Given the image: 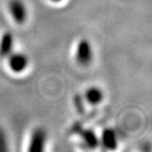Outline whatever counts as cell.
Here are the masks:
<instances>
[{
    "mask_svg": "<svg viewBox=\"0 0 152 152\" xmlns=\"http://www.w3.org/2000/svg\"><path fill=\"white\" fill-rule=\"evenodd\" d=\"M94 58V50L91 42L86 39H82L76 46L75 50V60L80 66L87 67L91 64Z\"/></svg>",
    "mask_w": 152,
    "mask_h": 152,
    "instance_id": "obj_1",
    "label": "cell"
},
{
    "mask_svg": "<svg viewBox=\"0 0 152 152\" xmlns=\"http://www.w3.org/2000/svg\"><path fill=\"white\" fill-rule=\"evenodd\" d=\"M8 11L17 24L22 25L26 22L28 9L22 0H10L8 2Z\"/></svg>",
    "mask_w": 152,
    "mask_h": 152,
    "instance_id": "obj_2",
    "label": "cell"
},
{
    "mask_svg": "<svg viewBox=\"0 0 152 152\" xmlns=\"http://www.w3.org/2000/svg\"><path fill=\"white\" fill-rule=\"evenodd\" d=\"M7 64L12 72L21 73L28 66V58L23 52H11L7 56Z\"/></svg>",
    "mask_w": 152,
    "mask_h": 152,
    "instance_id": "obj_3",
    "label": "cell"
},
{
    "mask_svg": "<svg viewBox=\"0 0 152 152\" xmlns=\"http://www.w3.org/2000/svg\"><path fill=\"white\" fill-rule=\"evenodd\" d=\"M47 140L46 132L42 128H36L31 134L28 151L30 152H40L44 149Z\"/></svg>",
    "mask_w": 152,
    "mask_h": 152,
    "instance_id": "obj_4",
    "label": "cell"
},
{
    "mask_svg": "<svg viewBox=\"0 0 152 152\" xmlns=\"http://www.w3.org/2000/svg\"><path fill=\"white\" fill-rule=\"evenodd\" d=\"M14 35L10 31H5L0 39V58L5 59L13 52Z\"/></svg>",
    "mask_w": 152,
    "mask_h": 152,
    "instance_id": "obj_5",
    "label": "cell"
},
{
    "mask_svg": "<svg viewBox=\"0 0 152 152\" xmlns=\"http://www.w3.org/2000/svg\"><path fill=\"white\" fill-rule=\"evenodd\" d=\"M100 143L109 150H114L117 148V136L112 128H105L100 137Z\"/></svg>",
    "mask_w": 152,
    "mask_h": 152,
    "instance_id": "obj_6",
    "label": "cell"
},
{
    "mask_svg": "<svg viewBox=\"0 0 152 152\" xmlns=\"http://www.w3.org/2000/svg\"><path fill=\"white\" fill-rule=\"evenodd\" d=\"M84 100L91 105H97L104 100V92L97 86H91L84 93Z\"/></svg>",
    "mask_w": 152,
    "mask_h": 152,
    "instance_id": "obj_7",
    "label": "cell"
},
{
    "mask_svg": "<svg viewBox=\"0 0 152 152\" xmlns=\"http://www.w3.org/2000/svg\"><path fill=\"white\" fill-rule=\"evenodd\" d=\"M81 137L85 146L89 148H96L100 144L99 137L92 129H83L81 132Z\"/></svg>",
    "mask_w": 152,
    "mask_h": 152,
    "instance_id": "obj_8",
    "label": "cell"
},
{
    "mask_svg": "<svg viewBox=\"0 0 152 152\" xmlns=\"http://www.w3.org/2000/svg\"><path fill=\"white\" fill-rule=\"evenodd\" d=\"M74 105L76 107V110L79 113H83L84 111V101L79 95H76L74 97Z\"/></svg>",
    "mask_w": 152,
    "mask_h": 152,
    "instance_id": "obj_9",
    "label": "cell"
},
{
    "mask_svg": "<svg viewBox=\"0 0 152 152\" xmlns=\"http://www.w3.org/2000/svg\"><path fill=\"white\" fill-rule=\"evenodd\" d=\"M49 1H50L52 3H61L63 1V0H49Z\"/></svg>",
    "mask_w": 152,
    "mask_h": 152,
    "instance_id": "obj_10",
    "label": "cell"
}]
</instances>
